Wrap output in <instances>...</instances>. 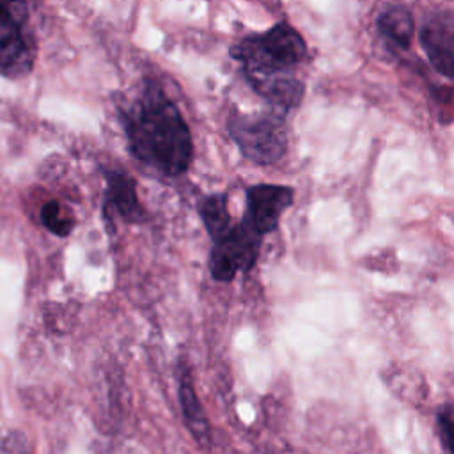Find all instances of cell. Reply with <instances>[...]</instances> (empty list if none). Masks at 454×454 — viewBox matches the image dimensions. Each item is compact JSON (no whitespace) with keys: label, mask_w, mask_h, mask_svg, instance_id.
<instances>
[{"label":"cell","mask_w":454,"mask_h":454,"mask_svg":"<svg viewBox=\"0 0 454 454\" xmlns=\"http://www.w3.org/2000/svg\"><path fill=\"white\" fill-rule=\"evenodd\" d=\"M294 190L284 184H254L247 188L243 222L259 236L278 227L282 213L293 204Z\"/></svg>","instance_id":"8992f818"},{"label":"cell","mask_w":454,"mask_h":454,"mask_svg":"<svg viewBox=\"0 0 454 454\" xmlns=\"http://www.w3.org/2000/svg\"><path fill=\"white\" fill-rule=\"evenodd\" d=\"M419 41L431 66L440 74L454 78V12L431 14L419 30Z\"/></svg>","instance_id":"52a82bcc"},{"label":"cell","mask_w":454,"mask_h":454,"mask_svg":"<svg viewBox=\"0 0 454 454\" xmlns=\"http://www.w3.org/2000/svg\"><path fill=\"white\" fill-rule=\"evenodd\" d=\"M106 190L103 202V216L106 222L122 220L128 223L144 218V207L137 197L135 179L122 170H105Z\"/></svg>","instance_id":"ba28073f"},{"label":"cell","mask_w":454,"mask_h":454,"mask_svg":"<svg viewBox=\"0 0 454 454\" xmlns=\"http://www.w3.org/2000/svg\"><path fill=\"white\" fill-rule=\"evenodd\" d=\"M227 131L241 154L255 165H271L287 149L286 112L277 108L259 114L232 112Z\"/></svg>","instance_id":"3957f363"},{"label":"cell","mask_w":454,"mask_h":454,"mask_svg":"<svg viewBox=\"0 0 454 454\" xmlns=\"http://www.w3.org/2000/svg\"><path fill=\"white\" fill-rule=\"evenodd\" d=\"M231 55L243 64L252 89L273 108L287 112L300 105L305 85L293 71L307 59V44L289 23L280 21L262 34L243 37Z\"/></svg>","instance_id":"7a4b0ae2"},{"label":"cell","mask_w":454,"mask_h":454,"mask_svg":"<svg viewBox=\"0 0 454 454\" xmlns=\"http://www.w3.org/2000/svg\"><path fill=\"white\" fill-rule=\"evenodd\" d=\"M438 431L440 436L449 449L450 454H454V404H445L438 411Z\"/></svg>","instance_id":"4fadbf2b"},{"label":"cell","mask_w":454,"mask_h":454,"mask_svg":"<svg viewBox=\"0 0 454 454\" xmlns=\"http://www.w3.org/2000/svg\"><path fill=\"white\" fill-rule=\"evenodd\" d=\"M0 454H28V443L20 431H0Z\"/></svg>","instance_id":"5bb4252c"},{"label":"cell","mask_w":454,"mask_h":454,"mask_svg":"<svg viewBox=\"0 0 454 454\" xmlns=\"http://www.w3.org/2000/svg\"><path fill=\"white\" fill-rule=\"evenodd\" d=\"M261 239L243 220L213 239L209 271L218 282H231L239 271H250L261 252Z\"/></svg>","instance_id":"277c9868"},{"label":"cell","mask_w":454,"mask_h":454,"mask_svg":"<svg viewBox=\"0 0 454 454\" xmlns=\"http://www.w3.org/2000/svg\"><path fill=\"white\" fill-rule=\"evenodd\" d=\"M179 403L188 431L197 440V443L207 445L211 440V427L186 367H183L179 374Z\"/></svg>","instance_id":"9c48e42d"},{"label":"cell","mask_w":454,"mask_h":454,"mask_svg":"<svg viewBox=\"0 0 454 454\" xmlns=\"http://www.w3.org/2000/svg\"><path fill=\"white\" fill-rule=\"evenodd\" d=\"M378 30L383 35L387 43H390L397 50H408L413 32H415V23L411 12L403 7V5H392L387 7L376 20Z\"/></svg>","instance_id":"30bf717a"},{"label":"cell","mask_w":454,"mask_h":454,"mask_svg":"<svg viewBox=\"0 0 454 454\" xmlns=\"http://www.w3.org/2000/svg\"><path fill=\"white\" fill-rule=\"evenodd\" d=\"M41 222L57 236H67L74 225L73 215L57 200H50L41 207Z\"/></svg>","instance_id":"7c38bea8"},{"label":"cell","mask_w":454,"mask_h":454,"mask_svg":"<svg viewBox=\"0 0 454 454\" xmlns=\"http://www.w3.org/2000/svg\"><path fill=\"white\" fill-rule=\"evenodd\" d=\"M20 7L21 4L0 2V74L5 78L25 76L35 60V43Z\"/></svg>","instance_id":"5b68a950"},{"label":"cell","mask_w":454,"mask_h":454,"mask_svg":"<svg viewBox=\"0 0 454 454\" xmlns=\"http://www.w3.org/2000/svg\"><path fill=\"white\" fill-rule=\"evenodd\" d=\"M199 215L200 220L211 236V239L220 238L231 227V215L227 209V195L225 193H213L204 197L199 202Z\"/></svg>","instance_id":"8fae6325"},{"label":"cell","mask_w":454,"mask_h":454,"mask_svg":"<svg viewBox=\"0 0 454 454\" xmlns=\"http://www.w3.org/2000/svg\"><path fill=\"white\" fill-rule=\"evenodd\" d=\"M121 121L131 154L163 176H181L193 156L192 133L176 103L153 80L122 108Z\"/></svg>","instance_id":"6da1fadb"}]
</instances>
